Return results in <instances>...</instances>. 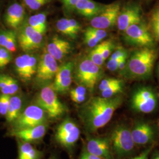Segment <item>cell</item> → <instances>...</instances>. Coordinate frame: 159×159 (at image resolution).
I'll use <instances>...</instances> for the list:
<instances>
[{"instance_id": "7c38bea8", "label": "cell", "mask_w": 159, "mask_h": 159, "mask_svg": "<svg viewBox=\"0 0 159 159\" xmlns=\"http://www.w3.org/2000/svg\"><path fill=\"white\" fill-rule=\"evenodd\" d=\"M142 21L141 7L136 4H131L120 10L116 24L120 31H124L131 25Z\"/></svg>"}, {"instance_id": "7dc6e473", "label": "cell", "mask_w": 159, "mask_h": 159, "mask_svg": "<svg viewBox=\"0 0 159 159\" xmlns=\"http://www.w3.org/2000/svg\"><path fill=\"white\" fill-rule=\"evenodd\" d=\"M142 156L143 153H141L140 154V155H139V156H136V157H133V158H132V159H142Z\"/></svg>"}, {"instance_id": "4fadbf2b", "label": "cell", "mask_w": 159, "mask_h": 159, "mask_svg": "<svg viewBox=\"0 0 159 159\" xmlns=\"http://www.w3.org/2000/svg\"><path fill=\"white\" fill-rule=\"evenodd\" d=\"M74 63L71 61L64 63L58 67L51 88L57 93L64 94L68 91L72 81V73Z\"/></svg>"}, {"instance_id": "30bf717a", "label": "cell", "mask_w": 159, "mask_h": 159, "mask_svg": "<svg viewBox=\"0 0 159 159\" xmlns=\"http://www.w3.org/2000/svg\"><path fill=\"white\" fill-rule=\"evenodd\" d=\"M43 35L29 24H25L20 29L17 40L22 50L29 52L39 49L43 43Z\"/></svg>"}, {"instance_id": "bcb514c9", "label": "cell", "mask_w": 159, "mask_h": 159, "mask_svg": "<svg viewBox=\"0 0 159 159\" xmlns=\"http://www.w3.org/2000/svg\"><path fill=\"white\" fill-rule=\"evenodd\" d=\"M151 150H152V148H149L147 149L146 151L143 152V156L142 159H148V154L150 153Z\"/></svg>"}, {"instance_id": "4316f807", "label": "cell", "mask_w": 159, "mask_h": 159, "mask_svg": "<svg viewBox=\"0 0 159 159\" xmlns=\"http://www.w3.org/2000/svg\"><path fill=\"white\" fill-rule=\"evenodd\" d=\"M123 90V81L119 83L109 87L105 90L101 91L102 97L104 98H111L116 96L117 94L122 93Z\"/></svg>"}, {"instance_id": "2e32d148", "label": "cell", "mask_w": 159, "mask_h": 159, "mask_svg": "<svg viewBox=\"0 0 159 159\" xmlns=\"http://www.w3.org/2000/svg\"><path fill=\"white\" fill-rule=\"evenodd\" d=\"M48 127L47 123L21 130H11L10 135L16 137L17 140L25 142H39L45 136Z\"/></svg>"}, {"instance_id": "83f0119b", "label": "cell", "mask_w": 159, "mask_h": 159, "mask_svg": "<svg viewBox=\"0 0 159 159\" xmlns=\"http://www.w3.org/2000/svg\"><path fill=\"white\" fill-rule=\"evenodd\" d=\"M89 58L93 63L96 64L97 66L99 67H102L104 60L103 59V57L102 54L100 44H98L95 47H94L93 50H92V51L90 52Z\"/></svg>"}, {"instance_id": "f1b7e54d", "label": "cell", "mask_w": 159, "mask_h": 159, "mask_svg": "<svg viewBox=\"0 0 159 159\" xmlns=\"http://www.w3.org/2000/svg\"><path fill=\"white\" fill-rule=\"evenodd\" d=\"M11 52L6 48L0 46V68L8 65L11 60Z\"/></svg>"}, {"instance_id": "ba28073f", "label": "cell", "mask_w": 159, "mask_h": 159, "mask_svg": "<svg viewBox=\"0 0 159 159\" xmlns=\"http://www.w3.org/2000/svg\"><path fill=\"white\" fill-rule=\"evenodd\" d=\"M110 140L114 152L119 157L128 155L134 148L131 131L125 125H118L114 129Z\"/></svg>"}, {"instance_id": "8d00e7d4", "label": "cell", "mask_w": 159, "mask_h": 159, "mask_svg": "<svg viewBox=\"0 0 159 159\" xmlns=\"http://www.w3.org/2000/svg\"><path fill=\"white\" fill-rule=\"evenodd\" d=\"M64 10L67 14H71L75 11V7L79 0H60Z\"/></svg>"}, {"instance_id": "603a6c76", "label": "cell", "mask_w": 159, "mask_h": 159, "mask_svg": "<svg viewBox=\"0 0 159 159\" xmlns=\"http://www.w3.org/2000/svg\"><path fill=\"white\" fill-rule=\"evenodd\" d=\"M18 140V159H41L43 153L31 143Z\"/></svg>"}, {"instance_id": "ee69618b", "label": "cell", "mask_w": 159, "mask_h": 159, "mask_svg": "<svg viewBox=\"0 0 159 159\" xmlns=\"http://www.w3.org/2000/svg\"><path fill=\"white\" fill-rule=\"evenodd\" d=\"M70 97L72 101L74 102L82 103L85 101L86 95H74V96H70Z\"/></svg>"}, {"instance_id": "e0dca14e", "label": "cell", "mask_w": 159, "mask_h": 159, "mask_svg": "<svg viewBox=\"0 0 159 159\" xmlns=\"http://www.w3.org/2000/svg\"><path fill=\"white\" fill-rule=\"evenodd\" d=\"M111 143L106 138H91L85 148L90 153L102 159H114L111 148Z\"/></svg>"}, {"instance_id": "f35d334b", "label": "cell", "mask_w": 159, "mask_h": 159, "mask_svg": "<svg viewBox=\"0 0 159 159\" xmlns=\"http://www.w3.org/2000/svg\"><path fill=\"white\" fill-rule=\"evenodd\" d=\"M11 30H7V31H0V46L2 47H5L7 42L9 39Z\"/></svg>"}, {"instance_id": "7a4b0ae2", "label": "cell", "mask_w": 159, "mask_h": 159, "mask_svg": "<svg viewBox=\"0 0 159 159\" xmlns=\"http://www.w3.org/2000/svg\"><path fill=\"white\" fill-rule=\"evenodd\" d=\"M157 58L156 51L150 47H142L131 56L127 65L129 74L136 78H146L152 74Z\"/></svg>"}, {"instance_id": "52a82bcc", "label": "cell", "mask_w": 159, "mask_h": 159, "mask_svg": "<svg viewBox=\"0 0 159 159\" xmlns=\"http://www.w3.org/2000/svg\"><path fill=\"white\" fill-rule=\"evenodd\" d=\"M123 32L125 40L131 45L151 47L154 44L153 36L146 23L143 21L131 25Z\"/></svg>"}, {"instance_id": "d6a6232c", "label": "cell", "mask_w": 159, "mask_h": 159, "mask_svg": "<svg viewBox=\"0 0 159 159\" xmlns=\"http://www.w3.org/2000/svg\"><path fill=\"white\" fill-rule=\"evenodd\" d=\"M17 34L14 31H11L9 39L4 48L11 53L16 52L17 50Z\"/></svg>"}, {"instance_id": "8992f818", "label": "cell", "mask_w": 159, "mask_h": 159, "mask_svg": "<svg viewBox=\"0 0 159 159\" xmlns=\"http://www.w3.org/2000/svg\"><path fill=\"white\" fill-rule=\"evenodd\" d=\"M80 130L73 120L66 118L57 125L54 138L56 142L62 148L71 151L78 142Z\"/></svg>"}, {"instance_id": "f546056e", "label": "cell", "mask_w": 159, "mask_h": 159, "mask_svg": "<svg viewBox=\"0 0 159 159\" xmlns=\"http://www.w3.org/2000/svg\"><path fill=\"white\" fill-rule=\"evenodd\" d=\"M51 0H24L25 4L30 10H37L41 7L50 2Z\"/></svg>"}, {"instance_id": "c3c4849f", "label": "cell", "mask_w": 159, "mask_h": 159, "mask_svg": "<svg viewBox=\"0 0 159 159\" xmlns=\"http://www.w3.org/2000/svg\"><path fill=\"white\" fill-rule=\"evenodd\" d=\"M48 159H58V158L56 155H52Z\"/></svg>"}, {"instance_id": "d590c367", "label": "cell", "mask_w": 159, "mask_h": 159, "mask_svg": "<svg viewBox=\"0 0 159 159\" xmlns=\"http://www.w3.org/2000/svg\"><path fill=\"white\" fill-rule=\"evenodd\" d=\"M7 76L4 74L0 75V91L2 94L11 96Z\"/></svg>"}, {"instance_id": "4dcf8cb0", "label": "cell", "mask_w": 159, "mask_h": 159, "mask_svg": "<svg viewBox=\"0 0 159 159\" xmlns=\"http://www.w3.org/2000/svg\"><path fill=\"white\" fill-rule=\"evenodd\" d=\"M84 32L101 41L103 40L104 38H106V36L107 35V33L105 30L96 29L92 27H88L87 29H85Z\"/></svg>"}, {"instance_id": "681fc988", "label": "cell", "mask_w": 159, "mask_h": 159, "mask_svg": "<svg viewBox=\"0 0 159 159\" xmlns=\"http://www.w3.org/2000/svg\"><path fill=\"white\" fill-rule=\"evenodd\" d=\"M153 159H159V156H157V157H155V158Z\"/></svg>"}, {"instance_id": "3957f363", "label": "cell", "mask_w": 159, "mask_h": 159, "mask_svg": "<svg viewBox=\"0 0 159 159\" xmlns=\"http://www.w3.org/2000/svg\"><path fill=\"white\" fill-rule=\"evenodd\" d=\"M35 104L43 108L48 119H58L67 111L65 105L58 98L51 85L44 87L35 98Z\"/></svg>"}, {"instance_id": "5bb4252c", "label": "cell", "mask_w": 159, "mask_h": 159, "mask_svg": "<svg viewBox=\"0 0 159 159\" xmlns=\"http://www.w3.org/2000/svg\"><path fill=\"white\" fill-rule=\"evenodd\" d=\"M37 58L30 54L18 56L15 60V67L20 78L24 81H30L37 72Z\"/></svg>"}, {"instance_id": "44dd1931", "label": "cell", "mask_w": 159, "mask_h": 159, "mask_svg": "<svg viewBox=\"0 0 159 159\" xmlns=\"http://www.w3.org/2000/svg\"><path fill=\"white\" fill-rule=\"evenodd\" d=\"M25 16L23 6L16 2L8 7L5 14V21L12 29H16L22 24Z\"/></svg>"}, {"instance_id": "5b68a950", "label": "cell", "mask_w": 159, "mask_h": 159, "mask_svg": "<svg viewBox=\"0 0 159 159\" xmlns=\"http://www.w3.org/2000/svg\"><path fill=\"white\" fill-rule=\"evenodd\" d=\"M48 120L46 111L35 104L29 106L21 111L12 125L11 130H18L44 123Z\"/></svg>"}, {"instance_id": "b9f144b4", "label": "cell", "mask_w": 159, "mask_h": 159, "mask_svg": "<svg viewBox=\"0 0 159 159\" xmlns=\"http://www.w3.org/2000/svg\"><path fill=\"white\" fill-rule=\"evenodd\" d=\"M124 57V56H123ZM120 59H110L107 64V68L111 71H115L118 70Z\"/></svg>"}, {"instance_id": "ab89813d", "label": "cell", "mask_w": 159, "mask_h": 159, "mask_svg": "<svg viewBox=\"0 0 159 159\" xmlns=\"http://www.w3.org/2000/svg\"><path fill=\"white\" fill-rule=\"evenodd\" d=\"M126 55L128 54L125 49L122 47H119L111 54L110 59H120Z\"/></svg>"}, {"instance_id": "60d3db41", "label": "cell", "mask_w": 159, "mask_h": 159, "mask_svg": "<svg viewBox=\"0 0 159 159\" xmlns=\"http://www.w3.org/2000/svg\"><path fill=\"white\" fill-rule=\"evenodd\" d=\"M87 89L83 85H79L70 92V96L74 95H86Z\"/></svg>"}, {"instance_id": "9a60e30c", "label": "cell", "mask_w": 159, "mask_h": 159, "mask_svg": "<svg viewBox=\"0 0 159 159\" xmlns=\"http://www.w3.org/2000/svg\"><path fill=\"white\" fill-rule=\"evenodd\" d=\"M58 69L57 60L47 51L43 53L38 63L37 68V79L39 81L46 82L55 77Z\"/></svg>"}, {"instance_id": "f6af8a7d", "label": "cell", "mask_w": 159, "mask_h": 159, "mask_svg": "<svg viewBox=\"0 0 159 159\" xmlns=\"http://www.w3.org/2000/svg\"><path fill=\"white\" fill-rule=\"evenodd\" d=\"M127 56L126 55L124 57H121L119 63V66H118V70H123V68L125 67V61L127 59Z\"/></svg>"}, {"instance_id": "6da1fadb", "label": "cell", "mask_w": 159, "mask_h": 159, "mask_svg": "<svg viewBox=\"0 0 159 159\" xmlns=\"http://www.w3.org/2000/svg\"><path fill=\"white\" fill-rule=\"evenodd\" d=\"M123 98L120 96L104 98L94 97L80 108L79 116L85 129L95 132L106 125L114 112L121 105Z\"/></svg>"}, {"instance_id": "1f68e13d", "label": "cell", "mask_w": 159, "mask_h": 159, "mask_svg": "<svg viewBox=\"0 0 159 159\" xmlns=\"http://www.w3.org/2000/svg\"><path fill=\"white\" fill-rule=\"evenodd\" d=\"M101 51L104 60L105 61L108 58L113 49V44L111 41H104L100 43Z\"/></svg>"}, {"instance_id": "7402d4cb", "label": "cell", "mask_w": 159, "mask_h": 159, "mask_svg": "<svg viewBox=\"0 0 159 159\" xmlns=\"http://www.w3.org/2000/svg\"><path fill=\"white\" fill-rule=\"evenodd\" d=\"M56 28L58 32L74 39L81 30V25L74 19L61 18L57 21Z\"/></svg>"}, {"instance_id": "d6986e66", "label": "cell", "mask_w": 159, "mask_h": 159, "mask_svg": "<svg viewBox=\"0 0 159 159\" xmlns=\"http://www.w3.org/2000/svg\"><path fill=\"white\" fill-rule=\"evenodd\" d=\"M106 6L93 0H79L75 7V11L81 16L91 20L102 11Z\"/></svg>"}, {"instance_id": "f907efd6", "label": "cell", "mask_w": 159, "mask_h": 159, "mask_svg": "<svg viewBox=\"0 0 159 159\" xmlns=\"http://www.w3.org/2000/svg\"><path fill=\"white\" fill-rule=\"evenodd\" d=\"M158 71H159V67H158Z\"/></svg>"}, {"instance_id": "ac0fdd59", "label": "cell", "mask_w": 159, "mask_h": 159, "mask_svg": "<svg viewBox=\"0 0 159 159\" xmlns=\"http://www.w3.org/2000/svg\"><path fill=\"white\" fill-rule=\"evenodd\" d=\"M47 52L56 60H61L71 50V44L57 36L53 37L47 46Z\"/></svg>"}, {"instance_id": "cb8c5ba5", "label": "cell", "mask_w": 159, "mask_h": 159, "mask_svg": "<svg viewBox=\"0 0 159 159\" xmlns=\"http://www.w3.org/2000/svg\"><path fill=\"white\" fill-rule=\"evenodd\" d=\"M23 100L21 97L18 96L10 97L7 113L6 114V121L8 123L11 124L17 119L22 111Z\"/></svg>"}, {"instance_id": "d4e9b609", "label": "cell", "mask_w": 159, "mask_h": 159, "mask_svg": "<svg viewBox=\"0 0 159 159\" xmlns=\"http://www.w3.org/2000/svg\"><path fill=\"white\" fill-rule=\"evenodd\" d=\"M28 24L33 29L44 34L47 30V15L45 13H39L30 17Z\"/></svg>"}, {"instance_id": "ffe728a7", "label": "cell", "mask_w": 159, "mask_h": 159, "mask_svg": "<svg viewBox=\"0 0 159 159\" xmlns=\"http://www.w3.org/2000/svg\"><path fill=\"white\" fill-rule=\"evenodd\" d=\"M131 136L134 144L144 145L150 142L154 137V131L148 123H140L131 131Z\"/></svg>"}, {"instance_id": "484cf974", "label": "cell", "mask_w": 159, "mask_h": 159, "mask_svg": "<svg viewBox=\"0 0 159 159\" xmlns=\"http://www.w3.org/2000/svg\"><path fill=\"white\" fill-rule=\"evenodd\" d=\"M148 28L153 37L159 41V4L150 13Z\"/></svg>"}, {"instance_id": "e575fe53", "label": "cell", "mask_w": 159, "mask_h": 159, "mask_svg": "<svg viewBox=\"0 0 159 159\" xmlns=\"http://www.w3.org/2000/svg\"><path fill=\"white\" fill-rule=\"evenodd\" d=\"M122 81L121 80L117 79H114V78H108V79H105L102 80L100 82V84L98 85V89L100 91H102L108 88L109 87H111L112 85L117 84L118 83Z\"/></svg>"}, {"instance_id": "836d02e7", "label": "cell", "mask_w": 159, "mask_h": 159, "mask_svg": "<svg viewBox=\"0 0 159 159\" xmlns=\"http://www.w3.org/2000/svg\"><path fill=\"white\" fill-rule=\"evenodd\" d=\"M11 96L1 94L0 95V115L6 116Z\"/></svg>"}, {"instance_id": "8fae6325", "label": "cell", "mask_w": 159, "mask_h": 159, "mask_svg": "<svg viewBox=\"0 0 159 159\" xmlns=\"http://www.w3.org/2000/svg\"><path fill=\"white\" fill-rule=\"evenodd\" d=\"M133 108L143 113H152L157 105V99L150 89L143 87L135 91L131 99Z\"/></svg>"}, {"instance_id": "277c9868", "label": "cell", "mask_w": 159, "mask_h": 159, "mask_svg": "<svg viewBox=\"0 0 159 159\" xmlns=\"http://www.w3.org/2000/svg\"><path fill=\"white\" fill-rule=\"evenodd\" d=\"M101 67L97 66L89 58L80 62L75 71V80L79 85L93 91L102 76Z\"/></svg>"}, {"instance_id": "9c48e42d", "label": "cell", "mask_w": 159, "mask_h": 159, "mask_svg": "<svg viewBox=\"0 0 159 159\" xmlns=\"http://www.w3.org/2000/svg\"><path fill=\"white\" fill-rule=\"evenodd\" d=\"M120 10V3L118 2L106 5L102 11L96 17L91 18V27L102 30L113 27L117 23Z\"/></svg>"}, {"instance_id": "74e56055", "label": "cell", "mask_w": 159, "mask_h": 159, "mask_svg": "<svg viewBox=\"0 0 159 159\" xmlns=\"http://www.w3.org/2000/svg\"><path fill=\"white\" fill-rule=\"evenodd\" d=\"M84 40L85 44L91 48L95 47L101 41V40L97 39L85 32L84 33Z\"/></svg>"}, {"instance_id": "7bdbcfd3", "label": "cell", "mask_w": 159, "mask_h": 159, "mask_svg": "<svg viewBox=\"0 0 159 159\" xmlns=\"http://www.w3.org/2000/svg\"><path fill=\"white\" fill-rule=\"evenodd\" d=\"M79 159H102L88 152L85 148H83Z\"/></svg>"}]
</instances>
